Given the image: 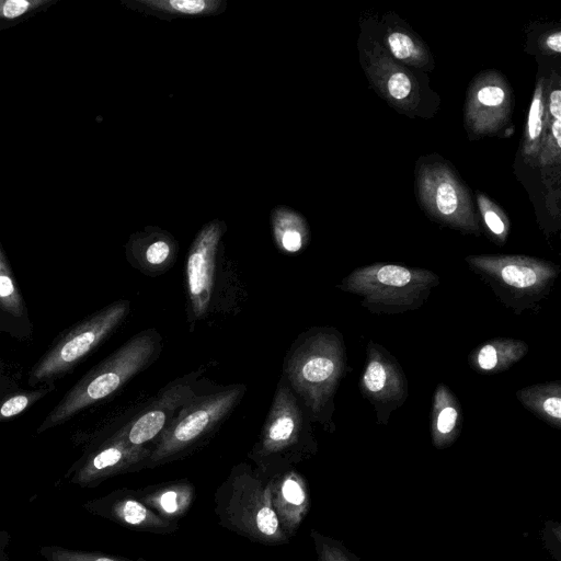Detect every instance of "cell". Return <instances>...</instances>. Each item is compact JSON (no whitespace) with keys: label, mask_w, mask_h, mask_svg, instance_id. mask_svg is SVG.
<instances>
[{"label":"cell","mask_w":561,"mask_h":561,"mask_svg":"<svg viewBox=\"0 0 561 561\" xmlns=\"http://www.w3.org/2000/svg\"><path fill=\"white\" fill-rule=\"evenodd\" d=\"M346 371L342 333L332 327H314L294 341L284 359L283 377L311 422L335 431L334 399Z\"/></svg>","instance_id":"obj_1"},{"label":"cell","mask_w":561,"mask_h":561,"mask_svg":"<svg viewBox=\"0 0 561 561\" xmlns=\"http://www.w3.org/2000/svg\"><path fill=\"white\" fill-rule=\"evenodd\" d=\"M161 351L162 337L156 329L140 331L84 375L48 414L39 431L107 398L151 365Z\"/></svg>","instance_id":"obj_2"},{"label":"cell","mask_w":561,"mask_h":561,"mask_svg":"<svg viewBox=\"0 0 561 561\" xmlns=\"http://www.w3.org/2000/svg\"><path fill=\"white\" fill-rule=\"evenodd\" d=\"M214 501L222 527L266 546L289 542L271 506L267 478L252 466L245 462L233 466L217 488Z\"/></svg>","instance_id":"obj_3"},{"label":"cell","mask_w":561,"mask_h":561,"mask_svg":"<svg viewBox=\"0 0 561 561\" xmlns=\"http://www.w3.org/2000/svg\"><path fill=\"white\" fill-rule=\"evenodd\" d=\"M317 451L311 421L282 376L256 443L249 453L255 470L267 478Z\"/></svg>","instance_id":"obj_4"},{"label":"cell","mask_w":561,"mask_h":561,"mask_svg":"<svg viewBox=\"0 0 561 561\" xmlns=\"http://www.w3.org/2000/svg\"><path fill=\"white\" fill-rule=\"evenodd\" d=\"M439 283L427 268L374 263L357 267L336 287L359 297L371 313L399 314L421 308Z\"/></svg>","instance_id":"obj_5"},{"label":"cell","mask_w":561,"mask_h":561,"mask_svg":"<svg viewBox=\"0 0 561 561\" xmlns=\"http://www.w3.org/2000/svg\"><path fill=\"white\" fill-rule=\"evenodd\" d=\"M469 268L514 313L535 309L551 291L560 266L522 254H480L465 257Z\"/></svg>","instance_id":"obj_6"},{"label":"cell","mask_w":561,"mask_h":561,"mask_svg":"<svg viewBox=\"0 0 561 561\" xmlns=\"http://www.w3.org/2000/svg\"><path fill=\"white\" fill-rule=\"evenodd\" d=\"M245 387L233 385L201 393L178 413L151 448L147 468L173 461L210 434L243 397Z\"/></svg>","instance_id":"obj_7"},{"label":"cell","mask_w":561,"mask_h":561,"mask_svg":"<svg viewBox=\"0 0 561 561\" xmlns=\"http://www.w3.org/2000/svg\"><path fill=\"white\" fill-rule=\"evenodd\" d=\"M415 190L420 206L431 219L461 233L481 234L479 214L469 190L440 157L419 160Z\"/></svg>","instance_id":"obj_8"},{"label":"cell","mask_w":561,"mask_h":561,"mask_svg":"<svg viewBox=\"0 0 561 561\" xmlns=\"http://www.w3.org/2000/svg\"><path fill=\"white\" fill-rule=\"evenodd\" d=\"M130 310L128 300L115 301L68 331L34 366L31 381L59 376L108 337Z\"/></svg>","instance_id":"obj_9"},{"label":"cell","mask_w":561,"mask_h":561,"mask_svg":"<svg viewBox=\"0 0 561 561\" xmlns=\"http://www.w3.org/2000/svg\"><path fill=\"white\" fill-rule=\"evenodd\" d=\"M360 64L370 85L398 112L410 117L431 116L426 92L412 70L393 60L379 41L366 35L360 39Z\"/></svg>","instance_id":"obj_10"},{"label":"cell","mask_w":561,"mask_h":561,"mask_svg":"<svg viewBox=\"0 0 561 561\" xmlns=\"http://www.w3.org/2000/svg\"><path fill=\"white\" fill-rule=\"evenodd\" d=\"M513 92L494 69L479 72L470 82L463 106V125L472 138L500 135L511 124Z\"/></svg>","instance_id":"obj_11"},{"label":"cell","mask_w":561,"mask_h":561,"mask_svg":"<svg viewBox=\"0 0 561 561\" xmlns=\"http://www.w3.org/2000/svg\"><path fill=\"white\" fill-rule=\"evenodd\" d=\"M362 396L373 405L378 425H387L390 415L408 399V379L397 358L382 345L369 341L358 382Z\"/></svg>","instance_id":"obj_12"},{"label":"cell","mask_w":561,"mask_h":561,"mask_svg":"<svg viewBox=\"0 0 561 561\" xmlns=\"http://www.w3.org/2000/svg\"><path fill=\"white\" fill-rule=\"evenodd\" d=\"M199 371L171 381L141 413L115 435L133 446H145L169 426L178 413L202 392L197 388Z\"/></svg>","instance_id":"obj_13"},{"label":"cell","mask_w":561,"mask_h":561,"mask_svg":"<svg viewBox=\"0 0 561 561\" xmlns=\"http://www.w3.org/2000/svg\"><path fill=\"white\" fill-rule=\"evenodd\" d=\"M222 234L219 222L206 226L194 240L186 259L188 320L204 318L211 304L216 280V255Z\"/></svg>","instance_id":"obj_14"},{"label":"cell","mask_w":561,"mask_h":561,"mask_svg":"<svg viewBox=\"0 0 561 561\" xmlns=\"http://www.w3.org/2000/svg\"><path fill=\"white\" fill-rule=\"evenodd\" d=\"M150 454L151 448L133 446L113 435L84 462L73 480L89 485L116 474L140 471L147 468Z\"/></svg>","instance_id":"obj_15"},{"label":"cell","mask_w":561,"mask_h":561,"mask_svg":"<svg viewBox=\"0 0 561 561\" xmlns=\"http://www.w3.org/2000/svg\"><path fill=\"white\" fill-rule=\"evenodd\" d=\"M271 506L280 528L290 538L309 510V492L305 478L294 468L267 477Z\"/></svg>","instance_id":"obj_16"},{"label":"cell","mask_w":561,"mask_h":561,"mask_svg":"<svg viewBox=\"0 0 561 561\" xmlns=\"http://www.w3.org/2000/svg\"><path fill=\"white\" fill-rule=\"evenodd\" d=\"M99 511L102 515L134 530L170 535L179 529L178 523L162 518L144 504L135 490L115 491L102 499Z\"/></svg>","instance_id":"obj_17"},{"label":"cell","mask_w":561,"mask_h":561,"mask_svg":"<svg viewBox=\"0 0 561 561\" xmlns=\"http://www.w3.org/2000/svg\"><path fill=\"white\" fill-rule=\"evenodd\" d=\"M135 492L150 510L172 523L190 511L195 497V489L186 479L149 485Z\"/></svg>","instance_id":"obj_18"},{"label":"cell","mask_w":561,"mask_h":561,"mask_svg":"<svg viewBox=\"0 0 561 561\" xmlns=\"http://www.w3.org/2000/svg\"><path fill=\"white\" fill-rule=\"evenodd\" d=\"M529 351L526 342L513 337H495L476 348L468 356V364L478 374L494 375L507 370Z\"/></svg>","instance_id":"obj_19"},{"label":"cell","mask_w":561,"mask_h":561,"mask_svg":"<svg viewBox=\"0 0 561 561\" xmlns=\"http://www.w3.org/2000/svg\"><path fill=\"white\" fill-rule=\"evenodd\" d=\"M463 413L458 398L445 383L435 388L431 411V436L436 448L450 446L460 435Z\"/></svg>","instance_id":"obj_20"},{"label":"cell","mask_w":561,"mask_h":561,"mask_svg":"<svg viewBox=\"0 0 561 561\" xmlns=\"http://www.w3.org/2000/svg\"><path fill=\"white\" fill-rule=\"evenodd\" d=\"M561 158V89L557 73L547 82L545 133L537 162L541 170L556 168Z\"/></svg>","instance_id":"obj_21"},{"label":"cell","mask_w":561,"mask_h":561,"mask_svg":"<svg viewBox=\"0 0 561 561\" xmlns=\"http://www.w3.org/2000/svg\"><path fill=\"white\" fill-rule=\"evenodd\" d=\"M380 45L393 60L408 68L428 71L434 66L431 51L425 44L403 26H388Z\"/></svg>","instance_id":"obj_22"},{"label":"cell","mask_w":561,"mask_h":561,"mask_svg":"<svg viewBox=\"0 0 561 561\" xmlns=\"http://www.w3.org/2000/svg\"><path fill=\"white\" fill-rule=\"evenodd\" d=\"M520 404L554 428L561 427V381L524 387L515 393Z\"/></svg>","instance_id":"obj_23"},{"label":"cell","mask_w":561,"mask_h":561,"mask_svg":"<svg viewBox=\"0 0 561 561\" xmlns=\"http://www.w3.org/2000/svg\"><path fill=\"white\" fill-rule=\"evenodd\" d=\"M175 256L173 242L167 238L138 239L131 242L128 260L147 276H159L168 271Z\"/></svg>","instance_id":"obj_24"},{"label":"cell","mask_w":561,"mask_h":561,"mask_svg":"<svg viewBox=\"0 0 561 561\" xmlns=\"http://www.w3.org/2000/svg\"><path fill=\"white\" fill-rule=\"evenodd\" d=\"M547 79H538L530 101L522 142V156L526 163L534 164L541 148L546 118Z\"/></svg>","instance_id":"obj_25"},{"label":"cell","mask_w":561,"mask_h":561,"mask_svg":"<svg viewBox=\"0 0 561 561\" xmlns=\"http://www.w3.org/2000/svg\"><path fill=\"white\" fill-rule=\"evenodd\" d=\"M273 230L277 245L288 253L299 252L309 241V230L306 221L294 211H275Z\"/></svg>","instance_id":"obj_26"},{"label":"cell","mask_w":561,"mask_h":561,"mask_svg":"<svg viewBox=\"0 0 561 561\" xmlns=\"http://www.w3.org/2000/svg\"><path fill=\"white\" fill-rule=\"evenodd\" d=\"M476 202L480 222L489 239L497 245H503L511 231L508 217L500 206L481 192L476 193Z\"/></svg>","instance_id":"obj_27"},{"label":"cell","mask_w":561,"mask_h":561,"mask_svg":"<svg viewBox=\"0 0 561 561\" xmlns=\"http://www.w3.org/2000/svg\"><path fill=\"white\" fill-rule=\"evenodd\" d=\"M0 307L13 317H22L25 308L7 257L0 247Z\"/></svg>","instance_id":"obj_28"},{"label":"cell","mask_w":561,"mask_h":561,"mask_svg":"<svg viewBox=\"0 0 561 561\" xmlns=\"http://www.w3.org/2000/svg\"><path fill=\"white\" fill-rule=\"evenodd\" d=\"M144 5L182 15H199L214 12L220 4L218 1L207 0H148L140 1Z\"/></svg>","instance_id":"obj_29"},{"label":"cell","mask_w":561,"mask_h":561,"mask_svg":"<svg viewBox=\"0 0 561 561\" xmlns=\"http://www.w3.org/2000/svg\"><path fill=\"white\" fill-rule=\"evenodd\" d=\"M41 553L48 561H134L129 559L103 554L100 552L69 550L58 547L42 548Z\"/></svg>","instance_id":"obj_30"},{"label":"cell","mask_w":561,"mask_h":561,"mask_svg":"<svg viewBox=\"0 0 561 561\" xmlns=\"http://www.w3.org/2000/svg\"><path fill=\"white\" fill-rule=\"evenodd\" d=\"M48 391V389H38L21 392L0 402V422L19 415Z\"/></svg>","instance_id":"obj_31"},{"label":"cell","mask_w":561,"mask_h":561,"mask_svg":"<svg viewBox=\"0 0 561 561\" xmlns=\"http://www.w3.org/2000/svg\"><path fill=\"white\" fill-rule=\"evenodd\" d=\"M318 561H353L348 552L336 541L324 537L323 535L311 531Z\"/></svg>","instance_id":"obj_32"},{"label":"cell","mask_w":561,"mask_h":561,"mask_svg":"<svg viewBox=\"0 0 561 561\" xmlns=\"http://www.w3.org/2000/svg\"><path fill=\"white\" fill-rule=\"evenodd\" d=\"M49 3L50 0H0V19L14 20Z\"/></svg>","instance_id":"obj_33"},{"label":"cell","mask_w":561,"mask_h":561,"mask_svg":"<svg viewBox=\"0 0 561 561\" xmlns=\"http://www.w3.org/2000/svg\"><path fill=\"white\" fill-rule=\"evenodd\" d=\"M539 48L543 54L561 53V32L560 30L551 31L542 35L539 39Z\"/></svg>","instance_id":"obj_34"}]
</instances>
